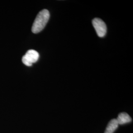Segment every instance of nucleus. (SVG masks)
I'll list each match as a JSON object with an SVG mask.
<instances>
[{
  "mask_svg": "<svg viewBox=\"0 0 133 133\" xmlns=\"http://www.w3.org/2000/svg\"><path fill=\"white\" fill-rule=\"evenodd\" d=\"M118 125L128 123L132 121V118L126 112H121L119 114L116 119Z\"/></svg>",
  "mask_w": 133,
  "mask_h": 133,
  "instance_id": "4",
  "label": "nucleus"
},
{
  "mask_svg": "<svg viewBox=\"0 0 133 133\" xmlns=\"http://www.w3.org/2000/svg\"><path fill=\"white\" fill-rule=\"evenodd\" d=\"M118 126V123L116 119L111 120L106 128L105 133H114L116 129L117 128Z\"/></svg>",
  "mask_w": 133,
  "mask_h": 133,
  "instance_id": "5",
  "label": "nucleus"
},
{
  "mask_svg": "<svg viewBox=\"0 0 133 133\" xmlns=\"http://www.w3.org/2000/svg\"><path fill=\"white\" fill-rule=\"evenodd\" d=\"M92 24L99 37H104L107 33V26L102 19L95 18L92 21Z\"/></svg>",
  "mask_w": 133,
  "mask_h": 133,
  "instance_id": "3",
  "label": "nucleus"
},
{
  "mask_svg": "<svg viewBox=\"0 0 133 133\" xmlns=\"http://www.w3.org/2000/svg\"><path fill=\"white\" fill-rule=\"evenodd\" d=\"M38 53L35 50L30 49L23 56L22 61L26 66H31L33 63H36L38 60Z\"/></svg>",
  "mask_w": 133,
  "mask_h": 133,
  "instance_id": "2",
  "label": "nucleus"
},
{
  "mask_svg": "<svg viewBox=\"0 0 133 133\" xmlns=\"http://www.w3.org/2000/svg\"><path fill=\"white\" fill-rule=\"evenodd\" d=\"M50 17L49 12L47 10H43L37 15L34 22L32 31L35 34L38 33L42 31Z\"/></svg>",
  "mask_w": 133,
  "mask_h": 133,
  "instance_id": "1",
  "label": "nucleus"
}]
</instances>
